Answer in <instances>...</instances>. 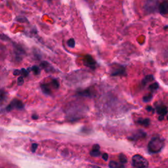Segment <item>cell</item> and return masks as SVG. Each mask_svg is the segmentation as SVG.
Here are the masks:
<instances>
[{
  "mask_svg": "<svg viewBox=\"0 0 168 168\" xmlns=\"http://www.w3.org/2000/svg\"><path fill=\"white\" fill-rule=\"evenodd\" d=\"M164 147V141L160 137H153L148 143V151L151 153L159 152Z\"/></svg>",
  "mask_w": 168,
  "mask_h": 168,
  "instance_id": "obj_1",
  "label": "cell"
},
{
  "mask_svg": "<svg viewBox=\"0 0 168 168\" xmlns=\"http://www.w3.org/2000/svg\"><path fill=\"white\" fill-rule=\"evenodd\" d=\"M132 165L137 168L147 167H148V162L143 156L136 154L132 158Z\"/></svg>",
  "mask_w": 168,
  "mask_h": 168,
  "instance_id": "obj_2",
  "label": "cell"
},
{
  "mask_svg": "<svg viewBox=\"0 0 168 168\" xmlns=\"http://www.w3.org/2000/svg\"><path fill=\"white\" fill-rule=\"evenodd\" d=\"M15 109H18V110H22L24 109V104L22 101L18 99L13 100L12 102L6 107V110L7 112H9Z\"/></svg>",
  "mask_w": 168,
  "mask_h": 168,
  "instance_id": "obj_3",
  "label": "cell"
},
{
  "mask_svg": "<svg viewBox=\"0 0 168 168\" xmlns=\"http://www.w3.org/2000/svg\"><path fill=\"white\" fill-rule=\"evenodd\" d=\"M84 64L87 67L91 68V69L95 68V64H96V62L95 61V60L92 58L91 56L90 55H87L85 58H84Z\"/></svg>",
  "mask_w": 168,
  "mask_h": 168,
  "instance_id": "obj_4",
  "label": "cell"
},
{
  "mask_svg": "<svg viewBox=\"0 0 168 168\" xmlns=\"http://www.w3.org/2000/svg\"><path fill=\"white\" fill-rule=\"evenodd\" d=\"M145 136L146 133H145L143 131H142V130H139L136 133H134L131 137H130L129 138V140H131V141H137L139 139L145 137Z\"/></svg>",
  "mask_w": 168,
  "mask_h": 168,
  "instance_id": "obj_5",
  "label": "cell"
},
{
  "mask_svg": "<svg viewBox=\"0 0 168 168\" xmlns=\"http://www.w3.org/2000/svg\"><path fill=\"white\" fill-rule=\"evenodd\" d=\"M158 10L162 15L168 14V2H164L160 3L158 7Z\"/></svg>",
  "mask_w": 168,
  "mask_h": 168,
  "instance_id": "obj_6",
  "label": "cell"
},
{
  "mask_svg": "<svg viewBox=\"0 0 168 168\" xmlns=\"http://www.w3.org/2000/svg\"><path fill=\"white\" fill-rule=\"evenodd\" d=\"M156 110L157 112V113L160 115V116H164L165 114L167 113V107L164 105H158L156 106Z\"/></svg>",
  "mask_w": 168,
  "mask_h": 168,
  "instance_id": "obj_7",
  "label": "cell"
},
{
  "mask_svg": "<svg viewBox=\"0 0 168 168\" xmlns=\"http://www.w3.org/2000/svg\"><path fill=\"white\" fill-rule=\"evenodd\" d=\"M101 152H100V146L99 145H93V149L90 152V155L93 157H99L101 155Z\"/></svg>",
  "mask_w": 168,
  "mask_h": 168,
  "instance_id": "obj_8",
  "label": "cell"
},
{
  "mask_svg": "<svg viewBox=\"0 0 168 168\" xmlns=\"http://www.w3.org/2000/svg\"><path fill=\"white\" fill-rule=\"evenodd\" d=\"M125 74V69L123 66H119V68H116L115 70L112 72L111 76H121Z\"/></svg>",
  "mask_w": 168,
  "mask_h": 168,
  "instance_id": "obj_9",
  "label": "cell"
},
{
  "mask_svg": "<svg viewBox=\"0 0 168 168\" xmlns=\"http://www.w3.org/2000/svg\"><path fill=\"white\" fill-rule=\"evenodd\" d=\"M40 66H41V67L42 68L44 69L46 72H50L53 70V67L47 61L42 62V63H41V64H40Z\"/></svg>",
  "mask_w": 168,
  "mask_h": 168,
  "instance_id": "obj_10",
  "label": "cell"
},
{
  "mask_svg": "<svg viewBox=\"0 0 168 168\" xmlns=\"http://www.w3.org/2000/svg\"><path fill=\"white\" fill-rule=\"evenodd\" d=\"M137 123L139 125H143L145 127H148V125H150V119H148V118H145V119L140 118L137 121Z\"/></svg>",
  "mask_w": 168,
  "mask_h": 168,
  "instance_id": "obj_11",
  "label": "cell"
},
{
  "mask_svg": "<svg viewBox=\"0 0 168 168\" xmlns=\"http://www.w3.org/2000/svg\"><path fill=\"white\" fill-rule=\"evenodd\" d=\"M109 166L110 167L115 168V167H124V165H123V164L122 163H118V162H116L114 161H111L109 163Z\"/></svg>",
  "mask_w": 168,
  "mask_h": 168,
  "instance_id": "obj_12",
  "label": "cell"
},
{
  "mask_svg": "<svg viewBox=\"0 0 168 168\" xmlns=\"http://www.w3.org/2000/svg\"><path fill=\"white\" fill-rule=\"evenodd\" d=\"M41 89H42V91L44 93H45L46 95H51V91L50 89L48 87L47 85H46V84H41Z\"/></svg>",
  "mask_w": 168,
  "mask_h": 168,
  "instance_id": "obj_13",
  "label": "cell"
},
{
  "mask_svg": "<svg viewBox=\"0 0 168 168\" xmlns=\"http://www.w3.org/2000/svg\"><path fill=\"white\" fill-rule=\"evenodd\" d=\"M152 80H154V77L152 75H148L147 76H146L145 78V79L142 80V83L143 84V85H146L147 83L150 82V81H152Z\"/></svg>",
  "mask_w": 168,
  "mask_h": 168,
  "instance_id": "obj_14",
  "label": "cell"
},
{
  "mask_svg": "<svg viewBox=\"0 0 168 168\" xmlns=\"http://www.w3.org/2000/svg\"><path fill=\"white\" fill-rule=\"evenodd\" d=\"M78 94H79V95H81V96H85V97H90L91 95H92V93H91L89 89H86V90L83 91L79 92Z\"/></svg>",
  "mask_w": 168,
  "mask_h": 168,
  "instance_id": "obj_15",
  "label": "cell"
},
{
  "mask_svg": "<svg viewBox=\"0 0 168 168\" xmlns=\"http://www.w3.org/2000/svg\"><path fill=\"white\" fill-rule=\"evenodd\" d=\"M119 160L120 163H122V164H126L127 162V157H126L124 154H120L119 155Z\"/></svg>",
  "mask_w": 168,
  "mask_h": 168,
  "instance_id": "obj_16",
  "label": "cell"
},
{
  "mask_svg": "<svg viewBox=\"0 0 168 168\" xmlns=\"http://www.w3.org/2000/svg\"><path fill=\"white\" fill-rule=\"evenodd\" d=\"M30 70L34 72V74H35V75H39L40 72H41L40 68L37 66H33L32 68H30Z\"/></svg>",
  "mask_w": 168,
  "mask_h": 168,
  "instance_id": "obj_17",
  "label": "cell"
},
{
  "mask_svg": "<svg viewBox=\"0 0 168 168\" xmlns=\"http://www.w3.org/2000/svg\"><path fill=\"white\" fill-rule=\"evenodd\" d=\"M152 99V94H148V95L143 97L142 100H143V101L145 102H149L150 101H151Z\"/></svg>",
  "mask_w": 168,
  "mask_h": 168,
  "instance_id": "obj_18",
  "label": "cell"
},
{
  "mask_svg": "<svg viewBox=\"0 0 168 168\" xmlns=\"http://www.w3.org/2000/svg\"><path fill=\"white\" fill-rule=\"evenodd\" d=\"M68 45L71 48H73L75 47V40L73 38H70L68 41Z\"/></svg>",
  "mask_w": 168,
  "mask_h": 168,
  "instance_id": "obj_19",
  "label": "cell"
},
{
  "mask_svg": "<svg viewBox=\"0 0 168 168\" xmlns=\"http://www.w3.org/2000/svg\"><path fill=\"white\" fill-rule=\"evenodd\" d=\"M159 87V85L158 83H154L151 84L150 86H149V89H150L151 91H155L156 89H158V88Z\"/></svg>",
  "mask_w": 168,
  "mask_h": 168,
  "instance_id": "obj_20",
  "label": "cell"
},
{
  "mask_svg": "<svg viewBox=\"0 0 168 168\" xmlns=\"http://www.w3.org/2000/svg\"><path fill=\"white\" fill-rule=\"evenodd\" d=\"M51 83L53 84V86L55 87V89H58L59 87V83H58V80H56V79H53L51 81Z\"/></svg>",
  "mask_w": 168,
  "mask_h": 168,
  "instance_id": "obj_21",
  "label": "cell"
},
{
  "mask_svg": "<svg viewBox=\"0 0 168 168\" xmlns=\"http://www.w3.org/2000/svg\"><path fill=\"white\" fill-rule=\"evenodd\" d=\"M20 70H21L22 74L24 76L26 77V76H28L30 69H28V70H26V69H25V68H22Z\"/></svg>",
  "mask_w": 168,
  "mask_h": 168,
  "instance_id": "obj_22",
  "label": "cell"
},
{
  "mask_svg": "<svg viewBox=\"0 0 168 168\" xmlns=\"http://www.w3.org/2000/svg\"><path fill=\"white\" fill-rule=\"evenodd\" d=\"M24 82H25V81H24L23 76H20L18 78V80H17V84H18V86H22V85H23Z\"/></svg>",
  "mask_w": 168,
  "mask_h": 168,
  "instance_id": "obj_23",
  "label": "cell"
},
{
  "mask_svg": "<svg viewBox=\"0 0 168 168\" xmlns=\"http://www.w3.org/2000/svg\"><path fill=\"white\" fill-rule=\"evenodd\" d=\"M37 147H38V145L36 143H33L32 145V148H31V150H32V152H35V150L37 149Z\"/></svg>",
  "mask_w": 168,
  "mask_h": 168,
  "instance_id": "obj_24",
  "label": "cell"
},
{
  "mask_svg": "<svg viewBox=\"0 0 168 168\" xmlns=\"http://www.w3.org/2000/svg\"><path fill=\"white\" fill-rule=\"evenodd\" d=\"M20 74H22L21 70H15L13 72L14 76H18L20 75Z\"/></svg>",
  "mask_w": 168,
  "mask_h": 168,
  "instance_id": "obj_25",
  "label": "cell"
},
{
  "mask_svg": "<svg viewBox=\"0 0 168 168\" xmlns=\"http://www.w3.org/2000/svg\"><path fill=\"white\" fill-rule=\"evenodd\" d=\"M102 159L104 160V161H107V160H108V158H109V154H107V153H104V154H102Z\"/></svg>",
  "mask_w": 168,
  "mask_h": 168,
  "instance_id": "obj_26",
  "label": "cell"
},
{
  "mask_svg": "<svg viewBox=\"0 0 168 168\" xmlns=\"http://www.w3.org/2000/svg\"><path fill=\"white\" fill-rule=\"evenodd\" d=\"M146 109H147V110H148V111H152V110H154V109H153L151 106H147V108H146Z\"/></svg>",
  "mask_w": 168,
  "mask_h": 168,
  "instance_id": "obj_27",
  "label": "cell"
},
{
  "mask_svg": "<svg viewBox=\"0 0 168 168\" xmlns=\"http://www.w3.org/2000/svg\"><path fill=\"white\" fill-rule=\"evenodd\" d=\"M32 118L33 119H37L38 118V116H37V115L35 114H34L33 116H32Z\"/></svg>",
  "mask_w": 168,
  "mask_h": 168,
  "instance_id": "obj_28",
  "label": "cell"
},
{
  "mask_svg": "<svg viewBox=\"0 0 168 168\" xmlns=\"http://www.w3.org/2000/svg\"><path fill=\"white\" fill-rule=\"evenodd\" d=\"M164 116H160V117H159V118H158V119H159V120H163V119H164Z\"/></svg>",
  "mask_w": 168,
  "mask_h": 168,
  "instance_id": "obj_29",
  "label": "cell"
},
{
  "mask_svg": "<svg viewBox=\"0 0 168 168\" xmlns=\"http://www.w3.org/2000/svg\"><path fill=\"white\" fill-rule=\"evenodd\" d=\"M167 120H168V116H167Z\"/></svg>",
  "mask_w": 168,
  "mask_h": 168,
  "instance_id": "obj_30",
  "label": "cell"
}]
</instances>
